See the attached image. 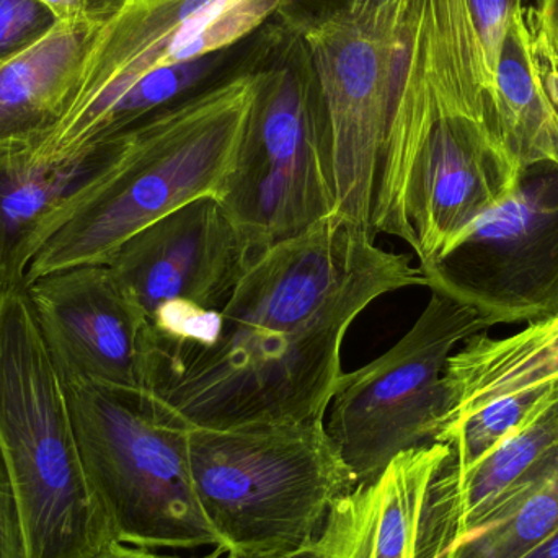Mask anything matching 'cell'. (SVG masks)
<instances>
[{
	"mask_svg": "<svg viewBox=\"0 0 558 558\" xmlns=\"http://www.w3.org/2000/svg\"><path fill=\"white\" fill-rule=\"evenodd\" d=\"M426 286L409 255L330 216L251 255L211 344L160 374L147 400L186 429L325 422L353 322L377 299Z\"/></svg>",
	"mask_w": 558,
	"mask_h": 558,
	"instance_id": "1",
	"label": "cell"
},
{
	"mask_svg": "<svg viewBox=\"0 0 558 558\" xmlns=\"http://www.w3.org/2000/svg\"><path fill=\"white\" fill-rule=\"evenodd\" d=\"M494 94L468 7L446 3L409 23L371 231L402 239L420 270L520 179Z\"/></svg>",
	"mask_w": 558,
	"mask_h": 558,
	"instance_id": "2",
	"label": "cell"
},
{
	"mask_svg": "<svg viewBox=\"0 0 558 558\" xmlns=\"http://www.w3.org/2000/svg\"><path fill=\"white\" fill-rule=\"evenodd\" d=\"M260 84V71L239 72L121 134L110 169L36 255L26 284L81 265H108L124 242L163 216L208 196L221 202Z\"/></svg>",
	"mask_w": 558,
	"mask_h": 558,
	"instance_id": "3",
	"label": "cell"
},
{
	"mask_svg": "<svg viewBox=\"0 0 558 558\" xmlns=\"http://www.w3.org/2000/svg\"><path fill=\"white\" fill-rule=\"evenodd\" d=\"M0 451L29 558H92L118 543L85 472L64 380L25 289L0 295Z\"/></svg>",
	"mask_w": 558,
	"mask_h": 558,
	"instance_id": "4",
	"label": "cell"
},
{
	"mask_svg": "<svg viewBox=\"0 0 558 558\" xmlns=\"http://www.w3.org/2000/svg\"><path fill=\"white\" fill-rule=\"evenodd\" d=\"M196 500L221 549H291L317 537L356 487L325 422L189 429Z\"/></svg>",
	"mask_w": 558,
	"mask_h": 558,
	"instance_id": "5",
	"label": "cell"
},
{
	"mask_svg": "<svg viewBox=\"0 0 558 558\" xmlns=\"http://www.w3.org/2000/svg\"><path fill=\"white\" fill-rule=\"evenodd\" d=\"M78 451L114 539L157 550L221 547L196 500L189 429L144 393L64 383Z\"/></svg>",
	"mask_w": 558,
	"mask_h": 558,
	"instance_id": "6",
	"label": "cell"
},
{
	"mask_svg": "<svg viewBox=\"0 0 558 558\" xmlns=\"http://www.w3.org/2000/svg\"><path fill=\"white\" fill-rule=\"evenodd\" d=\"M260 72L251 130L221 199L251 254L335 216L327 121L301 35Z\"/></svg>",
	"mask_w": 558,
	"mask_h": 558,
	"instance_id": "7",
	"label": "cell"
},
{
	"mask_svg": "<svg viewBox=\"0 0 558 558\" xmlns=\"http://www.w3.org/2000/svg\"><path fill=\"white\" fill-rule=\"evenodd\" d=\"M251 255L222 203L208 196L147 226L108 262L149 327V393L160 374L215 340Z\"/></svg>",
	"mask_w": 558,
	"mask_h": 558,
	"instance_id": "8",
	"label": "cell"
},
{
	"mask_svg": "<svg viewBox=\"0 0 558 558\" xmlns=\"http://www.w3.org/2000/svg\"><path fill=\"white\" fill-rule=\"evenodd\" d=\"M488 328L474 308L432 289L418 320L390 350L343 373L325 426L356 485L373 481L402 452L436 442L449 356Z\"/></svg>",
	"mask_w": 558,
	"mask_h": 558,
	"instance_id": "9",
	"label": "cell"
},
{
	"mask_svg": "<svg viewBox=\"0 0 558 558\" xmlns=\"http://www.w3.org/2000/svg\"><path fill=\"white\" fill-rule=\"evenodd\" d=\"M405 33L407 0L373 9L341 5L301 32L327 121L335 216L369 231Z\"/></svg>",
	"mask_w": 558,
	"mask_h": 558,
	"instance_id": "10",
	"label": "cell"
},
{
	"mask_svg": "<svg viewBox=\"0 0 558 558\" xmlns=\"http://www.w3.org/2000/svg\"><path fill=\"white\" fill-rule=\"evenodd\" d=\"M428 288L492 327L558 317V163L521 170L514 189L423 268Z\"/></svg>",
	"mask_w": 558,
	"mask_h": 558,
	"instance_id": "11",
	"label": "cell"
},
{
	"mask_svg": "<svg viewBox=\"0 0 558 558\" xmlns=\"http://www.w3.org/2000/svg\"><path fill=\"white\" fill-rule=\"evenodd\" d=\"M284 2L126 0L98 33L71 113L36 156H74L101 114L141 78L228 51Z\"/></svg>",
	"mask_w": 558,
	"mask_h": 558,
	"instance_id": "12",
	"label": "cell"
},
{
	"mask_svg": "<svg viewBox=\"0 0 558 558\" xmlns=\"http://www.w3.org/2000/svg\"><path fill=\"white\" fill-rule=\"evenodd\" d=\"M458 539L454 459L448 445L432 442L338 498L315 549L320 558H445Z\"/></svg>",
	"mask_w": 558,
	"mask_h": 558,
	"instance_id": "13",
	"label": "cell"
},
{
	"mask_svg": "<svg viewBox=\"0 0 558 558\" xmlns=\"http://www.w3.org/2000/svg\"><path fill=\"white\" fill-rule=\"evenodd\" d=\"M62 380L149 393L154 344L146 318L108 265L54 271L25 288Z\"/></svg>",
	"mask_w": 558,
	"mask_h": 558,
	"instance_id": "14",
	"label": "cell"
},
{
	"mask_svg": "<svg viewBox=\"0 0 558 558\" xmlns=\"http://www.w3.org/2000/svg\"><path fill=\"white\" fill-rule=\"evenodd\" d=\"M118 144L62 159L0 154V295L26 288L29 265L104 179Z\"/></svg>",
	"mask_w": 558,
	"mask_h": 558,
	"instance_id": "15",
	"label": "cell"
},
{
	"mask_svg": "<svg viewBox=\"0 0 558 558\" xmlns=\"http://www.w3.org/2000/svg\"><path fill=\"white\" fill-rule=\"evenodd\" d=\"M104 26L59 23L35 48L0 62V154L36 149L64 123Z\"/></svg>",
	"mask_w": 558,
	"mask_h": 558,
	"instance_id": "16",
	"label": "cell"
},
{
	"mask_svg": "<svg viewBox=\"0 0 558 558\" xmlns=\"http://www.w3.org/2000/svg\"><path fill=\"white\" fill-rule=\"evenodd\" d=\"M558 471L556 389L474 468L458 472L459 541L514 510L553 482Z\"/></svg>",
	"mask_w": 558,
	"mask_h": 558,
	"instance_id": "17",
	"label": "cell"
},
{
	"mask_svg": "<svg viewBox=\"0 0 558 558\" xmlns=\"http://www.w3.org/2000/svg\"><path fill=\"white\" fill-rule=\"evenodd\" d=\"M558 380V317L508 338L472 335L446 364L442 429L481 407ZM441 429V432H442Z\"/></svg>",
	"mask_w": 558,
	"mask_h": 558,
	"instance_id": "18",
	"label": "cell"
},
{
	"mask_svg": "<svg viewBox=\"0 0 558 558\" xmlns=\"http://www.w3.org/2000/svg\"><path fill=\"white\" fill-rule=\"evenodd\" d=\"M495 105L505 143L521 169L558 163V110L537 69L524 5L513 16L501 49Z\"/></svg>",
	"mask_w": 558,
	"mask_h": 558,
	"instance_id": "19",
	"label": "cell"
},
{
	"mask_svg": "<svg viewBox=\"0 0 558 558\" xmlns=\"http://www.w3.org/2000/svg\"><path fill=\"white\" fill-rule=\"evenodd\" d=\"M558 530V487H546L504 517L462 537L445 558H524Z\"/></svg>",
	"mask_w": 558,
	"mask_h": 558,
	"instance_id": "20",
	"label": "cell"
},
{
	"mask_svg": "<svg viewBox=\"0 0 558 558\" xmlns=\"http://www.w3.org/2000/svg\"><path fill=\"white\" fill-rule=\"evenodd\" d=\"M558 380L531 387L513 396L500 397L475 412L449 423L436 442L451 448L456 471L465 472L487 458L508 436L513 435L531 413L556 389Z\"/></svg>",
	"mask_w": 558,
	"mask_h": 558,
	"instance_id": "21",
	"label": "cell"
},
{
	"mask_svg": "<svg viewBox=\"0 0 558 558\" xmlns=\"http://www.w3.org/2000/svg\"><path fill=\"white\" fill-rule=\"evenodd\" d=\"M58 25L41 0H0V62L35 48Z\"/></svg>",
	"mask_w": 558,
	"mask_h": 558,
	"instance_id": "22",
	"label": "cell"
},
{
	"mask_svg": "<svg viewBox=\"0 0 558 558\" xmlns=\"http://www.w3.org/2000/svg\"><path fill=\"white\" fill-rule=\"evenodd\" d=\"M526 20L541 78L558 110V0H536Z\"/></svg>",
	"mask_w": 558,
	"mask_h": 558,
	"instance_id": "23",
	"label": "cell"
},
{
	"mask_svg": "<svg viewBox=\"0 0 558 558\" xmlns=\"http://www.w3.org/2000/svg\"><path fill=\"white\" fill-rule=\"evenodd\" d=\"M468 5L484 52L485 68L495 85L505 38L523 0H468Z\"/></svg>",
	"mask_w": 558,
	"mask_h": 558,
	"instance_id": "24",
	"label": "cell"
},
{
	"mask_svg": "<svg viewBox=\"0 0 558 558\" xmlns=\"http://www.w3.org/2000/svg\"><path fill=\"white\" fill-rule=\"evenodd\" d=\"M0 558H29L25 524L12 477L0 451Z\"/></svg>",
	"mask_w": 558,
	"mask_h": 558,
	"instance_id": "25",
	"label": "cell"
},
{
	"mask_svg": "<svg viewBox=\"0 0 558 558\" xmlns=\"http://www.w3.org/2000/svg\"><path fill=\"white\" fill-rule=\"evenodd\" d=\"M59 23L104 26L126 0H41Z\"/></svg>",
	"mask_w": 558,
	"mask_h": 558,
	"instance_id": "26",
	"label": "cell"
},
{
	"mask_svg": "<svg viewBox=\"0 0 558 558\" xmlns=\"http://www.w3.org/2000/svg\"><path fill=\"white\" fill-rule=\"evenodd\" d=\"M225 558H320L315 549V541L291 547V549L262 550V553H248V550H229Z\"/></svg>",
	"mask_w": 558,
	"mask_h": 558,
	"instance_id": "27",
	"label": "cell"
},
{
	"mask_svg": "<svg viewBox=\"0 0 558 558\" xmlns=\"http://www.w3.org/2000/svg\"><path fill=\"white\" fill-rule=\"evenodd\" d=\"M92 558H167L153 553V550L141 549V547L126 546V544L113 543L107 549L98 553Z\"/></svg>",
	"mask_w": 558,
	"mask_h": 558,
	"instance_id": "28",
	"label": "cell"
},
{
	"mask_svg": "<svg viewBox=\"0 0 558 558\" xmlns=\"http://www.w3.org/2000/svg\"><path fill=\"white\" fill-rule=\"evenodd\" d=\"M524 558H558V530Z\"/></svg>",
	"mask_w": 558,
	"mask_h": 558,
	"instance_id": "29",
	"label": "cell"
},
{
	"mask_svg": "<svg viewBox=\"0 0 558 558\" xmlns=\"http://www.w3.org/2000/svg\"><path fill=\"white\" fill-rule=\"evenodd\" d=\"M396 0H344L343 5L356 7V9H373V7L386 5Z\"/></svg>",
	"mask_w": 558,
	"mask_h": 558,
	"instance_id": "30",
	"label": "cell"
},
{
	"mask_svg": "<svg viewBox=\"0 0 558 558\" xmlns=\"http://www.w3.org/2000/svg\"><path fill=\"white\" fill-rule=\"evenodd\" d=\"M222 556H225V550H222L221 547H215V549H213L211 553L206 554V556L193 558H221Z\"/></svg>",
	"mask_w": 558,
	"mask_h": 558,
	"instance_id": "31",
	"label": "cell"
},
{
	"mask_svg": "<svg viewBox=\"0 0 558 558\" xmlns=\"http://www.w3.org/2000/svg\"><path fill=\"white\" fill-rule=\"evenodd\" d=\"M523 2H524V0H523Z\"/></svg>",
	"mask_w": 558,
	"mask_h": 558,
	"instance_id": "32",
	"label": "cell"
}]
</instances>
